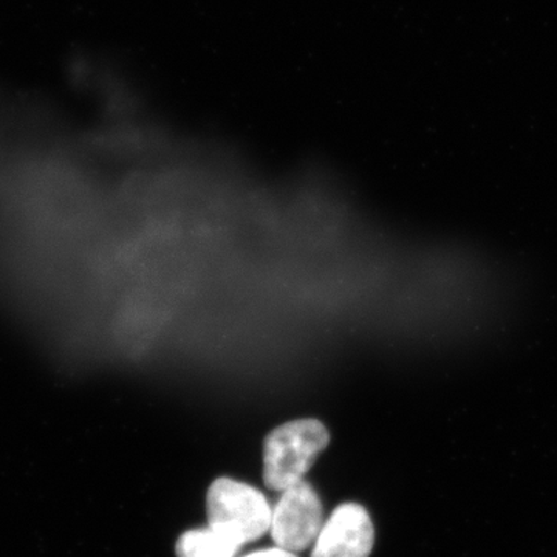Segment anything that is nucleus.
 I'll use <instances>...</instances> for the list:
<instances>
[{
  "label": "nucleus",
  "mask_w": 557,
  "mask_h": 557,
  "mask_svg": "<svg viewBox=\"0 0 557 557\" xmlns=\"http://www.w3.org/2000/svg\"><path fill=\"white\" fill-rule=\"evenodd\" d=\"M329 442L327 428L318 420L292 421L274 429L263 443L265 486L282 493L304 482Z\"/></svg>",
  "instance_id": "f257e3e1"
},
{
  "label": "nucleus",
  "mask_w": 557,
  "mask_h": 557,
  "mask_svg": "<svg viewBox=\"0 0 557 557\" xmlns=\"http://www.w3.org/2000/svg\"><path fill=\"white\" fill-rule=\"evenodd\" d=\"M271 512L267 497L247 483L222 478L209 487L208 527L240 548L270 533Z\"/></svg>",
  "instance_id": "f03ea898"
},
{
  "label": "nucleus",
  "mask_w": 557,
  "mask_h": 557,
  "mask_svg": "<svg viewBox=\"0 0 557 557\" xmlns=\"http://www.w3.org/2000/svg\"><path fill=\"white\" fill-rule=\"evenodd\" d=\"M324 522L317 491L304 480L282 491L271 512V539L278 548L292 553L304 552L313 547Z\"/></svg>",
  "instance_id": "7ed1b4c3"
},
{
  "label": "nucleus",
  "mask_w": 557,
  "mask_h": 557,
  "mask_svg": "<svg viewBox=\"0 0 557 557\" xmlns=\"http://www.w3.org/2000/svg\"><path fill=\"white\" fill-rule=\"evenodd\" d=\"M375 530L361 505H339L324 522L311 557H369Z\"/></svg>",
  "instance_id": "20e7f679"
},
{
  "label": "nucleus",
  "mask_w": 557,
  "mask_h": 557,
  "mask_svg": "<svg viewBox=\"0 0 557 557\" xmlns=\"http://www.w3.org/2000/svg\"><path fill=\"white\" fill-rule=\"evenodd\" d=\"M239 549V545L209 527L186 531L175 545L177 557H236Z\"/></svg>",
  "instance_id": "39448f33"
},
{
  "label": "nucleus",
  "mask_w": 557,
  "mask_h": 557,
  "mask_svg": "<svg viewBox=\"0 0 557 557\" xmlns=\"http://www.w3.org/2000/svg\"><path fill=\"white\" fill-rule=\"evenodd\" d=\"M244 557H298L296 553L287 552L278 547L260 549V552L249 553L248 556Z\"/></svg>",
  "instance_id": "423d86ee"
}]
</instances>
